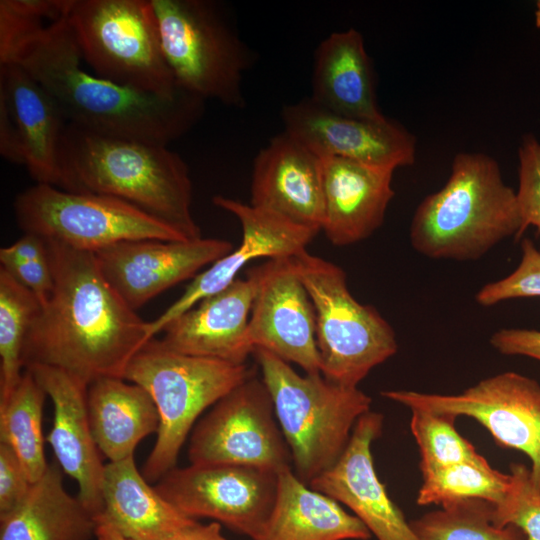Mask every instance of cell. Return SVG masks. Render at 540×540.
<instances>
[{
    "label": "cell",
    "instance_id": "1",
    "mask_svg": "<svg viewBox=\"0 0 540 540\" xmlns=\"http://www.w3.org/2000/svg\"><path fill=\"white\" fill-rule=\"evenodd\" d=\"M44 240L53 289L28 332L24 369L52 366L88 386L100 378H123L147 342V322L107 281L95 253Z\"/></svg>",
    "mask_w": 540,
    "mask_h": 540
},
{
    "label": "cell",
    "instance_id": "2",
    "mask_svg": "<svg viewBox=\"0 0 540 540\" xmlns=\"http://www.w3.org/2000/svg\"><path fill=\"white\" fill-rule=\"evenodd\" d=\"M82 62L65 18L26 38L7 61L21 66L52 96L68 124L88 131L168 145L204 112L205 100L187 91L161 97L99 77Z\"/></svg>",
    "mask_w": 540,
    "mask_h": 540
},
{
    "label": "cell",
    "instance_id": "3",
    "mask_svg": "<svg viewBox=\"0 0 540 540\" xmlns=\"http://www.w3.org/2000/svg\"><path fill=\"white\" fill-rule=\"evenodd\" d=\"M60 161L67 191L121 199L187 239L202 237L192 215L188 166L167 145L67 124Z\"/></svg>",
    "mask_w": 540,
    "mask_h": 540
},
{
    "label": "cell",
    "instance_id": "4",
    "mask_svg": "<svg viewBox=\"0 0 540 540\" xmlns=\"http://www.w3.org/2000/svg\"><path fill=\"white\" fill-rule=\"evenodd\" d=\"M522 235L516 191L505 184L494 158L475 152L455 155L446 184L423 199L410 226L414 250L456 261L478 260Z\"/></svg>",
    "mask_w": 540,
    "mask_h": 540
},
{
    "label": "cell",
    "instance_id": "5",
    "mask_svg": "<svg viewBox=\"0 0 540 540\" xmlns=\"http://www.w3.org/2000/svg\"><path fill=\"white\" fill-rule=\"evenodd\" d=\"M253 354L289 447L292 470L309 485L341 457L372 399L358 387L331 382L321 373L300 375L266 350Z\"/></svg>",
    "mask_w": 540,
    "mask_h": 540
},
{
    "label": "cell",
    "instance_id": "6",
    "mask_svg": "<svg viewBox=\"0 0 540 540\" xmlns=\"http://www.w3.org/2000/svg\"><path fill=\"white\" fill-rule=\"evenodd\" d=\"M253 375L247 364L186 355L161 340L147 341L123 376L149 393L159 414L156 441L142 469L144 478L158 482L175 468L198 417Z\"/></svg>",
    "mask_w": 540,
    "mask_h": 540
},
{
    "label": "cell",
    "instance_id": "7",
    "mask_svg": "<svg viewBox=\"0 0 540 540\" xmlns=\"http://www.w3.org/2000/svg\"><path fill=\"white\" fill-rule=\"evenodd\" d=\"M64 18L95 75L165 98L185 91L165 59L150 0H67Z\"/></svg>",
    "mask_w": 540,
    "mask_h": 540
},
{
    "label": "cell",
    "instance_id": "8",
    "mask_svg": "<svg viewBox=\"0 0 540 540\" xmlns=\"http://www.w3.org/2000/svg\"><path fill=\"white\" fill-rule=\"evenodd\" d=\"M291 261L314 306L321 374L331 382L358 387L397 352L393 327L375 307L353 297L338 265L307 250Z\"/></svg>",
    "mask_w": 540,
    "mask_h": 540
},
{
    "label": "cell",
    "instance_id": "9",
    "mask_svg": "<svg viewBox=\"0 0 540 540\" xmlns=\"http://www.w3.org/2000/svg\"><path fill=\"white\" fill-rule=\"evenodd\" d=\"M165 59L178 86L205 101L243 108L242 80L251 52L208 0H150Z\"/></svg>",
    "mask_w": 540,
    "mask_h": 540
},
{
    "label": "cell",
    "instance_id": "10",
    "mask_svg": "<svg viewBox=\"0 0 540 540\" xmlns=\"http://www.w3.org/2000/svg\"><path fill=\"white\" fill-rule=\"evenodd\" d=\"M13 207L24 233L80 251L95 253L123 241L189 240L128 202L103 194L36 183L17 195Z\"/></svg>",
    "mask_w": 540,
    "mask_h": 540
},
{
    "label": "cell",
    "instance_id": "11",
    "mask_svg": "<svg viewBox=\"0 0 540 540\" xmlns=\"http://www.w3.org/2000/svg\"><path fill=\"white\" fill-rule=\"evenodd\" d=\"M381 395L410 410L476 420L498 446L520 451L530 459L531 476L540 489V385L536 380L508 371L458 394L384 390Z\"/></svg>",
    "mask_w": 540,
    "mask_h": 540
},
{
    "label": "cell",
    "instance_id": "12",
    "mask_svg": "<svg viewBox=\"0 0 540 540\" xmlns=\"http://www.w3.org/2000/svg\"><path fill=\"white\" fill-rule=\"evenodd\" d=\"M188 458L191 464H233L276 473L292 468L262 379L254 374L212 406L192 430Z\"/></svg>",
    "mask_w": 540,
    "mask_h": 540
},
{
    "label": "cell",
    "instance_id": "13",
    "mask_svg": "<svg viewBox=\"0 0 540 540\" xmlns=\"http://www.w3.org/2000/svg\"><path fill=\"white\" fill-rule=\"evenodd\" d=\"M278 473L233 464L173 468L157 491L184 515L210 518L254 540L273 508Z\"/></svg>",
    "mask_w": 540,
    "mask_h": 540
},
{
    "label": "cell",
    "instance_id": "14",
    "mask_svg": "<svg viewBox=\"0 0 540 540\" xmlns=\"http://www.w3.org/2000/svg\"><path fill=\"white\" fill-rule=\"evenodd\" d=\"M247 274L255 283L247 328L253 352L263 349L305 373H321L314 306L291 258L268 259Z\"/></svg>",
    "mask_w": 540,
    "mask_h": 540
},
{
    "label": "cell",
    "instance_id": "15",
    "mask_svg": "<svg viewBox=\"0 0 540 540\" xmlns=\"http://www.w3.org/2000/svg\"><path fill=\"white\" fill-rule=\"evenodd\" d=\"M281 117L284 131L321 159L340 157L393 170L415 162V137L391 119L343 116L310 97L284 106Z\"/></svg>",
    "mask_w": 540,
    "mask_h": 540
},
{
    "label": "cell",
    "instance_id": "16",
    "mask_svg": "<svg viewBox=\"0 0 540 540\" xmlns=\"http://www.w3.org/2000/svg\"><path fill=\"white\" fill-rule=\"evenodd\" d=\"M212 202L239 220L242 228L241 243L235 250L215 261L210 268L197 274L171 306L155 320L147 322V340L154 338L169 322L201 300L228 287L248 262L258 258L294 257L305 251L317 235L277 214L233 198L216 195Z\"/></svg>",
    "mask_w": 540,
    "mask_h": 540
},
{
    "label": "cell",
    "instance_id": "17",
    "mask_svg": "<svg viewBox=\"0 0 540 540\" xmlns=\"http://www.w3.org/2000/svg\"><path fill=\"white\" fill-rule=\"evenodd\" d=\"M233 250L231 242L199 237L182 241H123L95 252L100 269L122 299L138 310L167 289Z\"/></svg>",
    "mask_w": 540,
    "mask_h": 540
},
{
    "label": "cell",
    "instance_id": "18",
    "mask_svg": "<svg viewBox=\"0 0 540 540\" xmlns=\"http://www.w3.org/2000/svg\"><path fill=\"white\" fill-rule=\"evenodd\" d=\"M383 419L371 410L363 414L341 457L309 486L349 508L377 540H418L374 466L371 446L382 434Z\"/></svg>",
    "mask_w": 540,
    "mask_h": 540
},
{
    "label": "cell",
    "instance_id": "19",
    "mask_svg": "<svg viewBox=\"0 0 540 540\" xmlns=\"http://www.w3.org/2000/svg\"><path fill=\"white\" fill-rule=\"evenodd\" d=\"M53 404L52 427L46 437L55 460L78 485V498L95 520L103 507L105 465L94 440L87 407L88 385L73 375L47 365L25 367Z\"/></svg>",
    "mask_w": 540,
    "mask_h": 540
},
{
    "label": "cell",
    "instance_id": "20",
    "mask_svg": "<svg viewBox=\"0 0 540 540\" xmlns=\"http://www.w3.org/2000/svg\"><path fill=\"white\" fill-rule=\"evenodd\" d=\"M250 205L318 234L324 216L322 159L287 132L256 155Z\"/></svg>",
    "mask_w": 540,
    "mask_h": 540
},
{
    "label": "cell",
    "instance_id": "21",
    "mask_svg": "<svg viewBox=\"0 0 540 540\" xmlns=\"http://www.w3.org/2000/svg\"><path fill=\"white\" fill-rule=\"evenodd\" d=\"M255 291L253 278H237L169 322L161 342L176 352L246 364L253 349L247 328Z\"/></svg>",
    "mask_w": 540,
    "mask_h": 540
},
{
    "label": "cell",
    "instance_id": "22",
    "mask_svg": "<svg viewBox=\"0 0 540 540\" xmlns=\"http://www.w3.org/2000/svg\"><path fill=\"white\" fill-rule=\"evenodd\" d=\"M322 166V231L335 246L367 239L384 222L395 170L340 157L322 158Z\"/></svg>",
    "mask_w": 540,
    "mask_h": 540
},
{
    "label": "cell",
    "instance_id": "23",
    "mask_svg": "<svg viewBox=\"0 0 540 540\" xmlns=\"http://www.w3.org/2000/svg\"><path fill=\"white\" fill-rule=\"evenodd\" d=\"M0 93L15 119L29 174L36 183L66 190L60 148L68 122L55 100L15 63L0 65Z\"/></svg>",
    "mask_w": 540,
    "mask_h": 540
},
{
    "label": "cell",
    "instance_id": "24",
    "mask_svg": "<svg viewBox=\"0 0 540 540\" xmlns=\"http://www.w3.org/2000/svg\"><path fill=\"white\" fill-rule=\"evenodd\" d=\"M310 98L343 116L372 121L386 118L377 105L372 62L359 31L333 32L318 45Z\"/></svg>",
    "mask_w": 540,
    "mask_h": 540
},
{
    "label": "cell",
    "instance_id": "25",
    "mask_svg": "<svg viewBox=\"0 0 540 540\" xmlns=\"http://www.w3.org/2000/svg\"><path fill=\"white\" fill-rule=\"evenodd\" d=\"M102 499L96 522L110 525L129 540H170L196 521L150 486L134 456L105 465Z\"/></svg>",
    "mask_w": 540,
    "mask_h": 540
},
{
    "label": "cell",
    "instance_id": "26",
    "mask_svg": "<svg viewBox=\"0 0 540 540\" xmlns=\"http://www.w3.org/2000/svg\"><path fill=\"white\" fill-rule=\"evenodd\" d=\"M371 533L333 498L287 468L278 473L273 508L254 540H368Z\"/></svg>",
    "mask_w": 540,
    "mask_h": 540
},
{
    "label": "cell",
    "instance_id": "27",
    "mask_svg": "<svg viewBox=\"0 0 540 540\" xmlns=\"http://www.w3.org/2000/svg\"><path fill=\"white\" fill-rule=\"evenodd\" d=\"M96 526L78 496L65 490L63 471L54 460L26 497L0 515V540H91Z\"/></svg>",
    "mask_w": 540,
    "mask_h": 540
},
{
    "label": "cell",
    "instance_id": "28",
    "mask_svg": "<svg viewBox=\"0 0 540 540\" xmlns=\"http://www.w3.org/2000/svg\"><path fill=\"white\" fill-rule=\"evenodd\" d=\"M87 407L96 445L109 462L134 456L137 445L159 428L158 410L149 393L123 378L92 382Z\"/></svg>",
    "mask_w": 540,
    "mask_h": 540
},
{
    "label": "cell",
    "instance_id": "29",
    "mask_svg": "<svg viewBox=\"0 0 540 540\" xmlns=\"http://www.w3.org/2000/svg\"><path fill=\"white\" fill-rule=\"evenodd\" d=\"M47 397L32 373L25 369L12 394L0 403V442L14 450L32 482L44 474L49 464L42 432Z\"/></svg>",
    "mask_w": 540,
    "mask_h": 540
},
{
    "label": "cell",
    "instance_id": "30",
    "mask_svg": "<svg viewBox=\"0 0 540 540\" xmlns=\"http://www.w3.org/2000/svg\"><path fill=\"white\" fill-rule=\"evenodd\" d=\"M40 309L36 296L0 268V403L22 378L26 338Z\"/></svg>",
    "mask_w": 540,
    "mask_h": 540
},
{
    "label": "cell",
    "instance_id": "31",
    "mask_svg": "<svg viewBox=\"0 0 540 540\" xmlns=\"http://www.w3.org/2000/svg\"><path fill=\"white\" fill-rule=\"evenodd\" d=\"M510 474L492 468L484 458L442 467L422 474L416 503L443 506L452 502L480 499L498 504L510 487Z\"/></svg>",
    "mask_w": 540,
    "mask_h": 540
},
{
    "label": "cell",
    "instance_id": "32",
    "mask_svg": "<svg viewBox=\"0 0 540 540\" xmlns=\"http://www.w3.org/2000/svg\"><path fill=\"white\" fill-rule=\"evenodd\" d=\"M418 540H526L513 526L493 522V504L467 499L441 506L440 509L411 520Z\"/></svg>",
    "mask_w": 540,
    "mask_h": 540
},
{
    "label": "cell",
    "instance_id": "33",
    "mask_svg": "<svg viewBox=\"0 0 540 540\" xmlns=\"http://www.w3.org/2000/svg\"><path fill=\"white\" fill-rule=\"evenodd\" d=\"M411 412L410 429L419 448L422 474L484 459L473 444L459 434L455 427L456 418L418 409Z\"/></svg>",
    "mask_w": 540,
    "mask_h": 540
},
{
    "label": "cell",
    "instance_id": "34",
    "mask_svg": "<svg viewBox=\"0 0 540 540\" xmlns=\"http://www.w3.org/2000/svg\"><path fill=\"white\" fill-rule=\"evenodd\" d=\"M67 0H1L0 65L5 64L15 48L50 22L64 18Z\"/></svg>",
    "mask_w": 540,
    "mask_h": 540
},
{
    "label": "cell",
    "instance_id": "35",
    "mask_svg": "<svg viewBox=\"0 0 540 540\" xmlns=\"http://www.w3.org/2000/svg\"><path fill=\"white\" fill-rule=\"evenodd\" d=\"M509 474L507 494L493 505V522L500 527L519 528L526 540H540V489L524 464L511 463Z\"/></svg>",
    "mask_w": 540,
    "mask_h": 540
},
{
    "label": "cell",
    "instance_id": "36",
    "mask_svg": "<svg viewBox=\"0 0 540 540\" xmlns=\"http://www.w3.org/2000/svg\"><path fill=\"white\" fill-rule=\"evenodd\" d=\"M540 297V251L529 238L521 241V259L509 275L485 284L475 295L484 307L515 298Z\"/></svg>",
    "mask_w": 540,
    "mask_h": 540
},
{
    "label": "cell",
    "instance_id": "37",
    "mask_svg": "<svg viewBox=\"0 0 540 540\" xmlns=\"http://www.w3.org/2000/svg\"><path fill=\"white\" fill-rule=\"evenodd\" d=\"M518 189L522 234L534 226L540 232V142L531 134L518 148Z\"/></svg>",
    "mask_w": 540,
    "mask_h": 540
},
{
    "label": "cell",
    "instance_id": "38",
    "mask_svg": "<svg viewBox=\"0 0 540 540\" xmlns=\"http://www.w3.org/2000/svg\"><path fill=\"white\" fill-rule=\"evenodd\" d=\"M32 483L14 450L0 442V515L15 508L26 497Z\"/></svg>",
    "mask_w": 540,
    "mask_h": 540
},
{
    "label": "cell",
    "instance_id": "39",
    "mask_svg": "<svg viewBox=\"0 0 540 540\" xmlns=\"http://www.w3.org/2000/svg\"><path fill=\"white\" fill-rule=\"evenodd\" d=\"M0 268L30 290L40 302L41 307L47 303L53 289L49 255L44 260L26 263L9 262L2 264Z\"/></svg>",
    "mask_w": 540,
    "mask_h": 540
},
{
    "label": "cell",
    "instance_id": "40",
    "mask_svg": "<svg viewBox=\"0 0 540 540\" xmlns=\"http://www.w3.org/2000/svg\"><path fill=\"white\" fill-rule=\"evenodd\" d=\"M492 347L503 355L525 356L540 361V331L502 328L490 337Z\"/></svg>",
    "mask_w": 540,
    "mask_h": 540
},
{
    "label": "cell",
    "instance_id": "41",
    "mask_svg": "<svg viewBox=\"0 0 540 540\" xmlns=\"http://www.w3.org/2000/svg\"><path fill=\"white\" fill-rule=\"evenodd\" d=\"M0 153L8 161L24 165L19 131L5 97L0 93Z\"/></svg>",
    "mask_w": 540,
    "mask_h": 540
},
{
    "label": "cell",
    "instance_id": "42",
    "mask_svg": "<svg viewBox=\"0 0 540 540\" xmlns=\"http://www.w3.org/2000/svg\"><path fill=\"white\" fill-rule=\"evenodd\" d=\"M48 258L46 241L32 233H24L14 243L0 249V263H26Z\"/></svg>",
    "mask_w": 540,
    "mask_h": 540
},
{
    "label": "cell",
    "instance_id": "43",
    "mask_svg": "<svg viewBox=\"0 0 540 540\" xmlns=\"http://www.w3.org/2000/svg\"><path fill=\"white\" fill-rule=\"evenodd\" d=\"M170 540H227L221 532V524L212 521L201 524L197 520L179 531Z\"/></svg>",
    "mask_w": 540,
    "mask_h": 540
},
{
    "label": "cell",
    "instance_id": "44",
    "mask_svg": "<svg viewBox=\"0 0 540 540\" xmlns=\"http://www.w3.org/2000/svg\"><path fill=\"white\" fill-rule=\"evenodd\" d=\"M95 537L97 540H129L110 525L97 522Z\"/></svg>",
    "mask_w": 540,
    "mask_h": 540
},
{
    "label": "cell",
    "instance_id": "45",
    "mask_svg": "<svg viewBox=\"0 0 540 540\" xmlns=\"http://www.w3.org/2000/svg\"><path fill=\"white\" fill-rule=\"evenodd\" d=\"M535 16V26L540 29V0L536 1V10L534 13Z\"/></svg>",
    "mask_w": 540,
    "mask_h": 540
}]
</instances>
